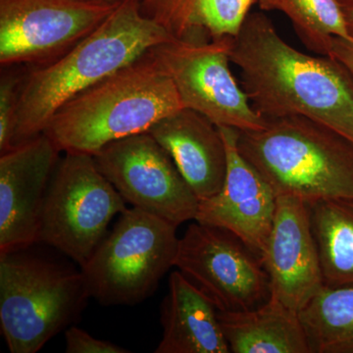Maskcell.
I'll return each mask as SVG.
<instances>
[{
	"label": "cell",
	"instance_id": "ac0fdd59",
	"mask_svg": "<svg viewBox=\"0 0 353 353\" xmlns=\"http://www.w3.org/2000/svg\"><path fill=\"white\" fill-rule=\"evenodd\" d=\"M257 0H141L146 17L174 39L208 41L236 36Z\"/></svg>",
	"mask_w": 353,
	"mask_h": 353
},
{
	"label": "cell",
	"instance_id": "8fae6325",
	"mask_svg": "<svg viewBox=\"0 0 353 353\" xmlns=\"http://www.w3.org/2000/svg\"><path fill=\"white\" fill-rule=\"evenodd\" d=\"M94 158L99 171L132 208L176 227L196 220L199 199L150 132L112 141Z\"/></svg>",
	"mask_w": 353,
	"mask_h": 353
},
{
	"label": "cell",
	"instance_id": "ffe728a7",
	"mask_svg": "<svg viewBox=\"0 0 353 353\" xmlns=\"http://www.w3.org/2000/svg\"><path fill=\"white\" fill-rule=\"evenodd\" d=\"M299 317L310 353H353V287L325 285Z\"/></svg>",
	"mask_w": 353,
	"mask_h": 353
},
{
	"label": "cell",
	"instance_id": "d4e9b609",
	"mask_svg": "<svg viewBox=\"0 0 353 353\" xmlns=\"http://www.w3.org/2000/svg\"><path fill=\"white\" fill-rule=\"evenodd\" d=\"M338 2L347 23L348 32L353 39V0H338Z\"/></svg>",
	"mask_w": 353,
	"mask_h": 353
},
{
	"label": "cell",
	"instance_id": "5bb4252c",
	"mask_svg": "<svg viewBox=\"0 0 353 353\" xmlns=\"http://www.w3.org/2000/svg\"><path fill=\"white\" fill-rule=\"evenodd\" d=\"M271 296L299 313L325 287L307 203L277 196L270 236L261 255Z\"/></svg>",
	"mask_w": 353,
	"mask_h": 353
},
{
	"label": "cell",
	"instance_id": "30bf717a",
	"mask_svg": "<svg viewBox=\"0 0 353 353\" xmlns=\"http://www.w3.org/2000/svg\"><path fill=\"white\" fill-rule=\"evenodd\" d=\"M175 266L221 312L250 310L271 297L261 259L221 228L190 225L179 240Z\"/></svg>",
	"mask_w": 353,
	"mask_h": 353
},
{
	"label": "cell",
	"instance_id": "9c48e42d",
	"mask_svg": "<svg viewBox=\"0 0 353 353\" xmlns=\"http://www.w3.org/2000/svg\"><path fill=\"white\" fill-rule=\"evenodd\" d=\"M120 3L0 0V65L52 63L97 30Z\"/></svg>",
	"mask_w": 353,
	"mask_h": 353
},
{
	"label": "cell",
	"instance_id": "7c38bea8",
	"mask_svg": "<svg viewBox=\"0 0 353 353\" xmlns=\"http://www.w3.org/2000/svg\"><path fill=\"white\" fill-rule=\"evenodd\" d=\"M59 152L43 132L0 157V255L39 241L44 201Z\"/></svg>",
	"mask_w": 353,
	"mask_h": 353
},
{
	"label": "cell",
	"instance_id": "603a6c76",
	"mask_svg": "<svg viewBox=\"0 0 353 353\" xmlns=\"http://www.w3.org/2000/svg\"><path fill=\"white\" fill-rule=\"evenodd\" d=\"M67 353H128L129 350L110 341L97 340L87 332L75 326L65 333Z\"/></svg>",
	"mask_w": 353,
	"mask_h": 353
},
{
	"label": "cell",
	"instance_id": "484cf974",
	"mask_svg": "<svg viewBox=\"0 0 353 353\" xmlns=\"http://www.w3.org/2000/svg\"><path fill=\"white\" fill-rule=\"evenodd\" d=\"M97 1L111 2V3H120V2L124 1V0H97Z\"/></svg>",
	"mask_w": 353,
	"mask_h": 353
},
{
	"label": "cell",
	"instance_id": "7a4b0ae2",
	"mask_svg": "<svg viewBox=\"0 0 353 353\" xmlns=\"http://www.w3.org/2000/svg\"><path fill=\"white\" fill-rule=\"evenodd\" d=\"M174 39L141 11V0H124L92 34L52 63L37 67L21 88L14 146L43 134L70 99Z\"/></svg>",
	"mask_w": 353,
	"mask_h": 353
},
{
	"label": "cell",
	"instance_id": "3957f363",
	"mask_svg": "<svg viewBox=\"0 0 353 353\" xmlns=\"http://www.w3.org/2000/svg\"><path fill=\"white\" fill-rule=\"evenodd\" d=\"M183 108L150 50L63 104L44 130L60 152L97 154Z\"/></svg>",
	"mask_w": 353,
	"mask_h": 353
},
{
	"label": "cell",
	"instance_id": "5b68a950",
	"mask_svg": "<svg viewBox=\"0 0 353 353\" xmlns=\"http://www.w3.org/2000/svg\"><path fill=\"white\" fill-rule=\"evenodd\" d=\"M17 252L0 255V326L11 353H36L90 297L82 272Z\"/></svg>",
	"mask_w": 353,
	"mask_h": 353
},
{
	"label": "cell",
	"instance_id": "4fadbf2b",
	"mask_svg": "<svg viewBox=\"0 0 353 353\" xmlns=\"http://www.w3.org/2000/svg\"><path fill=\"white\" fill-rule=\"evenodd\" d=\"M219 129L227 150L226 180L217 194L199 201L196 221L234 234L261 259L273 226L277 196L241 155L239 130Z\"/></svg>",
	"mask_w": 353,
	"mask_h": 353
},
{
	"label": "cell",
	"instance_id": "7402d4cb",
	"mask_svg": "<svg viewBox=\"0 0 353 353\" xmlns=\"http://www.w3.org/2000/svg\"><path fill=\"white\" fill-rule=\"evenodd\" d=\"M13 66L1 67L0 78V153L14 148L21 88L27 73Z\"/></svg>",
	"mask_w": 353,
	"mask_h": 353
},
{
	"label": "cell",
	"instance_id": "9a60e30c",
	"mask_svg": "<svg viewBox=\"0 0 353 353\" xmlns=\"http://www.w3.org/2000/svg\"><path fill=\"white\" fill-rule=\"evenodd\" d=\"M148 132L163 146L199 201L214 196L226 180V145L219 127L205 116L182 108L158 121Z\"/></svg>",
	"mask_w": 353,
	"mask_h": 353
},
{
	"label": "cell",
	"instance_id": "2e32d148",
	"mask_svg": "<svg viewBox=\"0 0 353 353\" xmlns=\"http://www.w3.org/2000/svg\"><path fill=\"white\" fill-rule=\"evenodd\" d=\"M161 322L155 353L231 352L214 303L179 270L170 276Z\"/></svg>",
	"mask_w": 353,
	"mask_h": 353
},
{
	"label": "cell",
	"instance_id": "8992f818",
	"mask_svg": "<svg viewBox=\"0 0 353 353\" xmlns=\"http://www.w3.org/2000/svg\"><path fill=\"white\" fill-rule=\"evenodd\" d=\"M176 227L141 209H126L81 266L90 296L104 305L145 301L175 266Z\"/></svg>",
	"mask_w": 353,
	"mask_h": 353
},
{
	"label": "cell",
	"instance_id": "277c9868",
	"mask_svg": "<svg viewBox=\"0 0 353 353\" xmlns=\"http://www.w3.org/2000/svg\"><path fill=\"white\" fill-rule=\"evenodd\" d=\"M239 132L241 155L276 196H296L306 203L353 199V141L333 128L294 115Z\"/></svg>",
	"mask_w": 353,
	"mask_h": 353
},
{
	"label": "cell",
	"instance_id": "44dd1931",
	"mask_svg": "<svg viewBox=\"0 0 353 353\" xmlns=\"http://www.w3.org/2000/svg\"><path fill=\"white\" fill-rule=\"evenodd\" d=\"M257 4L261 10L285 14L315 54L330 57L334 38L352 39L338 0H257Z\"/></svg>",
	"mask_w": 353,
	"mask_h": 353
},
{
	"label": "cell",
	"instance_id": "e0dca14e",
	"mask_svg": "<svg viewBox=\"0 0 353 353\" xmlns=\"http://www.w3.org/2000/svg\"><path fill=\"white\" fill-rule=\"evenodd\" d=\"M221 327L234 353H310L299 313L271 296L250 310L218 311Z\"/></svg>",
	"mask_w": 353,
	"mask_h": 353
},
{
	"label": "cell",
	"instance_id": "6da1fadb",
	"mask_svg": "<svg viewBox=\"0 0 353 353\" xmlns=\"http://www.w3.org/2000/svg\"><path fill=\"white\" fill-rule=\"evenodd\" d=\"M230 58L265 119L304 116L353 141V81L338 60L297 50L261 11H250L231 37Z\"/></svg>",
	"mask_w": 353,
	"mask_h": 353
},
{
	"label": "cell",
	"instance_id": "cb8c5ba5",
	"mask_svg": "<svg viewBox=\"0 0 353 353\" xmlns=\"http://www.w3.org/2000/svg\"><path fill=\"white\" fill-rule=\"evenodd\" d=\"M330 57L347 69L353 81V39L334 38Z\"/></svg>",
	"mask_w": 353,
	"mask_h": 353
},
{
	"label": "cell",
	"instance_id": "ba28073f",
	"mask_svg": "<svg viewBox=\"0 0 353 353\" xmlns=\"http://www.w3.org/2000/svg\"><path fill=\"white\" fill-rule=\"evenodd\" d=\"M230 39H171L150 52L170 77L183 108L202 114L218 127L261 129L266 119L253 108L230 68Z\"/></svg>",
	"mask_w": 353,
	"mask_h": 353
},
{
	"label": "cell",
	"instance_id": "52a82bcc",
	"mask_svg": "<svg viewBox=\"0 0 353 353\" xmlns=\"http://www.w3.org/2000/svg\"><path fill=\"white\" fill-rule=\"evenodd\" d=\"M126 209L92 155L67 152L46 192L39 241L82 266L103 240L114 216Z\"/></svg>",
	"mask_w": 353,
	"mask_h": 353
},
{
	"label": "cell",
	"instance_id": "d6986e66",
	"mask_svg": "<svg viewBox=\"0 0 353 353\" xmlns=\"http://www.w3.org/2000/svg\"><path fill=\"white\" fill-rule=\"evenodd\" d=\"M307 205L325 285L353 287V199Z\"/></svg>",
	"mask_w": 353,
	"mask_h": 353
}]
</instances>
